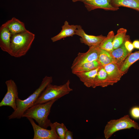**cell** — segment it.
<instances>
[{
    "label": "cell",
    "mask_w": 139,
    "mask_h": 139,
    "mask_svg": "<svg viewBox=\"0 0 139 139\" xmlns=\"http://www.w3.org/2000/svg\"><path fill=\"white\" fill-rule=\"evenodd\" d=\"M35 37L34 34L27 30L12 34L8 54L16 58L24 56L30 49Z\"/></svg>",
    "instance_id": "cell-1"
},
{
    "label": "cell",
    "mask_w": 139,
    "mask_h": 139,
    "mask_svg": "<svg viewBox=\"0 0 139 139\" xmlns=\"http://www.w3.org/2000/svg\"><path fill=\"white\" fill-rule=\"evenodd\" d=\"M53 80L52 76H45L39 87L27 98L23 100L17 98L16 102V108L8 116V119L22 118L25 111L34 104L42 92L48 85L52 83Z\"/></svg>",
    "instance_id": "cell-2"
},
{
    "label": "cell",
    "mask_w": 139,
    "mask_h": 139,
    "mask_svg": "<svg viewBox=\"0 0 139 139\" xmlns=\"http://www.w3.org/2000/svg\"><path fill=\"white\" fill-rule=\"evenodd\" d=\"M58 99H53L46 102L34 105L24 112L22 117L34 120L40 127L47 129L52 123L48 117L52 106Z\"/></svg>",
    "instance_id": "cell-3"
},
{
    "label": "cell",
    "mask_w": 139,
    "mask_h": 139,
    "mask_svg": "<svg viewBox=\"0 0 139 139\" xmlns=\"http://www.w3.org/2000/svg\"><path fill=\"white\" fill-rule=\"evenodd\" d=\"M70 81L68 80L65 84L59 85L49 84L41 93L34 105L58 99L69 94L73 90L70 87Z\"/></svg>",
    "instance_id": "cell-4"
},
{
    "label": "cell",
    "mask_w": 139,
    "mask_h": 139,
    "mask_svg": "<svg viewBox=\"0 0 139 139\" xmlns=\"http://www.w3.org/2000/svg\"><path fill=\"white\" fill-rule=\"evenodd\" d=\"M132 128L138 130L139 125L132 119L129 115H126L119 119L111 120L108 121L104 130V136L106 139H108L117 131Z\"/></svg>",
    "instance_id": "cell-5"
},
{
    "label": "cell",
    "mask_w": 139,
    "mask_h": 139,
    "mask_svg": "<svg viewBox=\"0 0 139 139\" xmlns=\"http://www.w3.org/2000/svg\"><path fill=\"white\" fill-rule=\"evenodd\" d=\"M100 50L99 45L93 46L85 53H79L72 65V72L84 63L98 60Z\"/></svg>",
    "instance_id": "cell-6"
},
{
    "label": "cell",
    "mask_w": 139,
    "mask_h": 139,
    "mask_svg": "<svg viewBox=\"0 0 139 139\" xmlns=\"http://www.w3.org/2000/svg\"><path fill=\"white\" fill-rule=\"evenodd\" d=\"M5 83L7 91L0 102V107L8 106L15 110L16 108V100L19 98L17 85L14 81L12 79L7 80Z\"/></svg>",
    "instance_id": "cell-7"
},
{
    "label": "cell",
    "mask_w": 139,
    "mask_h": 139,
    "mask_svg": "<svg viewBox=\"0 0 139 139\" xmlns=\"http://www.w3.org/2000/svg\"><path fill=\"white\" fill-rule=\"evenodd\" d=\"M33 127L34 132L33 139H59L56 131L54 123H51V129L42 127L37 124L33 119L28 118Z\"/></svg>",
    "instance_id": "cell-8"
},
{
    "label": "cell",
    "mask_w": 139,
    "mask_h": 139,
    "mask_svg": "<svg viewBox=\"0 0 139 139\" xmlns=\"http://www.w3.org/2000/svg\"><path fill=\"white\" fill-rule=\"evenodd\" d=\"M112 0H72L74 2H80L83 3L88 11L97 9L114 11L119 8L114 7L111 4Z\"/></svg>",
    "instance_id": "cell-9"
},
{
    "label": "cell",
    "mask_w": 139,
    "mask_h": 139,
    "mask_svg": "<svg viewBox=\"0 0 139 139\" xmlns=\"http://www.w3.org/2000/svg\"><path fill=\"white\" fill-rule=\"evenodd\" d=\"M75 34L81 37L80 39L81 43L89 47L99 45L106 37L102 35L96 36L88 34L80 25H78L75 31Z\"/></svg>",
    "instance_id": "cell-10"
},
{
    "label": "cell",
    "mask_w": 139,
    "mask_h": 139,
    "mask_svg": "<svg viewBox=\"0 0 139 139\" xmlns=\"http://www.w3.org/2000/svg\"><path fill=\"white\" fill-rule=\"evenodd\" d=\"M103 66L107 73L110 85H113L117 83L125 74L121 71L119 66L115 63Z\"/></svg>",
    "instance_id": "cell-11"
},
{
    "label": "cell",
    "mask_w": 139,
    "mask_h": 139,
    "mask_svg": "<svg viewBox=\"0 0 139 139\" xmlns=\"http://www.w3.org/2000/svg\"><path fill=\"white\" fill-rule=\"evenodd\" d=\"M100 66L89 71L75 72L73 74L78 77L86 86L93 88L96 76Z\"/></svg>",
    "instance_id": "cell-12"
},
{
    "label": "cell",
    "mask_w": 139,
    "mask_h": 139,
    "mask_svg": "<svg viewBox=\"0 0 139 139\" xmlns=\"http://www.w3.org/2000/svg\"><path fill=\"white\" fill-rule=\"evenodd\" d=\"M78 25H70L68 22L65 21L62 27V30L58 34L52 37L51 40L53 42L59 40L67 37L73 36L75 34V31Z\"/></svg>",
    "instance_id": "cell-13"
},
{
    "label": "cell",
    "mask_w": 139,
    "mask_h": 139,
    "mask_svg": "<svg viewBox=\"0 0 139 139\" xmlns=\"http://www.w3.org/2000/svg\"><path fill=\"white\" fill-rule=\"evenodd\" d=\"M7 28L12 34L27 30L23 22L15 17H13L2 25Z\"/></svg>",
    "instance_id": "cell-14"
},
{
    "label": "cell",
    "mask_w": 139,
    "mask_h": 139,
    "mask_svg": "<svg viewBox=\"0 0 139 139\" xmlns=\"http://www.w3.org/2000/svg\"><path fill=\"white\" fill-rule=\"evenodd\" d=\"M114 63L119 67L130 53L126 49L124 43L118 48L114 49L109 53Z\"/></svg>",
    "instance_id": "cell-15"
},
{
    "label": "cell",
    "mask_w": 139,
    "mask_h": 139,
    "mask_svg": "<svg viewBox=\"0 0 139 139\" xmlns=\"http://www.w3.org/2000/svg\"><path fill=\"white\" fill-rule=\"evenodd\" d=\"M12 35L7 28L1 25L0 28V47L3 51L8 53Z\"/></svg>",
    "instance_id": "cell-16"
},
{
    "label": "cell",
    "mask_w": 139,
    "mask_h": 139,
    "mask_svg": "<svg viewBox=\"0 0 139 139\" xmlns=\"http://www.w3.org/2000/svg\"><path fill=\"white\" fill-rule=\"evenodd\" d=\"M110 85L107 73L103 66H101L96 76L93 87L97 86L105 87Z\"/></svg>",
    "instance_id": "cell-17"
},
{
    "label": "cell",
    "mask_w": 139,
    "mask_h": 139,
    "mask_svg": "<svg viewBox=\"0 0 139 139\" xmlns=\"http://www.w3.org/2000/svg\"><path fill=\"white\" fill-rule=\"evenodd\" d=\"M111 3L115 7H124L139 11V0H112Z\"/></svg>",
    "instance_id": "cell-18"
},
{
    "label": "cell",
    "mask_w": 139,
    "mask_h": 139,
    "mask_svg": "<svg viewBox=\"0 0 139 139\" xmlns=\"http://www.w3.org/2000/svg\"><path fill=\"white\" fill-rule=\"evenodd\" d=\"M139 59V50L130 54L120 66L121 71L124 74L130 67Z\"/></svg>",
    "instance_id": "cell-19"
},
{
    "label": "cell",
    "mask_w": 139,
    "mask_h": 139,
    "mask_svg": "<svg viewBox=\"0 0 139 139\" xmlns=\"http://www.w3.org/2000/svg\"><path fill=\"white\" fill-rule=\"evenodd\" d=\"M114 33L112 31L109 32L107 36L101 41L99 45L100 48L110 53L114 50L113 39Z\"/></svg>",
    "instance_id": "cell-20"
},
{
    "label": "cell",
    "mask_w": 139,
    "mask_h": 139,
    "mask_svg": "<svg viewBox=\"0 0 139 139\" xmlns=\"http://www.w3.org/2000/svg\"><path fill=\"white\" fill-rule=\"evenodd\" d=\"M127 32V30L123 28H120L117 30L116 34L114 35L113 39L114 49L118 48L123 44Z\"/></svg>",
    "instance_id": "cell-21"
},
{
    "label": "cell",
    "mask_w": 139,
    "mask_h": 139,
    "mask_svg": "<svg viewBox=\"0 0 139 139\" xmlns=\"http://www.w3.org/2000/svg\"><path fill=\"white\" fill-rule=\"evenodd\" d=\"M101 66L98 60L84 63L79 66L72 72H81L89 71Z\"/></svg>",
    "instance_id": "cell-22"
},
{
    "label": "cell",
    "mask_w": 139,
    "mask_h": 139,
    "mask_svg": "<svg viewBox=\"0 0 139 139\" xmlns=\"http://www.w3.org/2000/svg\"><path fill=\"white\" fill-rule=\"evenodd\" d=\"M97 60L101 66L114 63L109 53L101 48Z\"/></svg>",
    "instance_id": "cell-23"
},
{
    "label": "cell",
    "mask_w": 139,
    "mask_h": 139,
    "mask_svg": "<svg viewBox=\"0 0 139 139\" xmlns=\"http://www.w3.org/2000/svg\"><path fill=\"white\" fill-rule=\"evenodd\" d=\"M56 133L59 139H65V135L67 129L63 123H60L57 122L54 123Z\"/></svg>",
    "instance_id": "cell-24"
},
{
    "label": "cell",
    "mask_w": 139,
    "mask_h": 139,
    "mask_svg": "<svg viewBox=\"0 0 139 139\" xmlns=\"http://www.w3.org/2000/svg\"><path fill=\"white\" fill-rule=\"evenodd\" d=\"M124 44L127 50L131 53L134 48L132 43L130 41L129 36L126 35Z\"/></svg>",
    "instance_id": "cell-25"
},
{
    "label": "cell",
    "mask_w": 139,
    "mask_h": 139,
    "mask_svg": "<svg viewBox=\"0 0 139 139\" xmlns=\"http://www.w3.org/2000/svg\"><path fill=\"white\" fill-rule=\"evenodd\" d=\"M130 114L131 117L135 119H139V107L135 106L130 109Z\"/></svg>",
    "instance_id": "cell-26"
},
{
    "label": "cell",
    "mask_w": 139,
    "mask_h": 139,
    "mask_svg": "<svg viewBox=\"0 0 139 139\" xmlns=\"http://www.w3.org/2000/svg\"><path fill=\"white\" fill-rule=\"evenodd\" d=\"M73 135L72 132L68 130L66 132L65 139H73Z\"/></svg>",
    "instance_id": "cell-27"
},
{
    "label": "cell",
    "mask_w": 139,
    "mask_h": 139,
    "mask_svg": "<svg viewBox=\"0 0 139 139\" xmlns=\"http://www.w3.org/2000/svg\"><path fill=\"white\" fill-rule=\"evenodd\" d=\"M134 48L139 49V41L135 40L132 43Z\"/></svg>",
    "instance_id": "cell-28"
}]
</instances>
